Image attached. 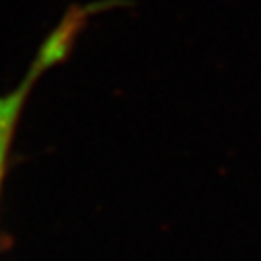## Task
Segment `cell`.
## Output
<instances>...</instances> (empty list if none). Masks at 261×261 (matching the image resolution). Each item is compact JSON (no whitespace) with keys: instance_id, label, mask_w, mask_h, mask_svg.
I'll use <instances>...</instances> for the list:
<instances>
[{"instance_id":"1","label":"cell","mask_w":261,"mask_h":261,"mask_svg":"<svg viewBox=\"0 0 261 261\" xmlns=\"http://www.w3.org/2000/svg\"><path fill=\"white\" fill-rule=\"evenodd\" d=\"M83 23V15L70 17L66 21H62L58 25V29L45 39V43L41 45L33 66L29 68V72L25 74L23 83L13 89L7 95H0V191H3V179H5V167H7V159H9V148L15 136V129L19 123V113L25 105V99L29 95V91L33 89L35 81L43 74V70H47L49 66L58 64L64 56L68 54V47L72 43V39L79 33V27Z\"/></svg>"}]
</instances>
